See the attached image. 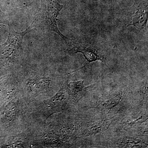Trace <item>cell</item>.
Returning a JSON list of instances; mask_svg holds the SVG:
<instances>
[{"mask_svg":"<svg viewBox=\"0 0 148 148\" xmlns=\"http://www.w3.org/2000/svg\"><path fill=\"white\" fill-rule=\"evenodd\" d=\"M45 4H42L40 14L35 18L36 21L39 20L41 27L46 31L55 32L66 41L71 40L62 34L57 26V17L64 6L56 0H46Z\"/></svg>","mask_w":148,"mask_h":148,"instance_id":"6da1fadb","label":"cell"},{"mask_svg":"<svg viewBox=\"0 0 148 148\" xmlns=\"http://www.w3.org/2000/svg\"><path fill=\"white\" fill-rule=\"evenodd\" d=\"M35 19L28 28L21 32H15L11 26L9 25L8 37L6 42L1 46V50L10 56H14L18 53L21 50L24 36L31 32L33 27H35Z\"/></svg>","mask_w":148,"mask_h":148,"instance_id":"7a4b0ae2","label":"cell"},{"mask_svg":"<svg viewBox=\"0 0 148 148\" xmlns=\"http://www.w3.org/2000/svg\"><path fill=\"white\" fill-rule=\"evenodd\" d=\"M84 80L69 83L68 92L72 100L77 102L85 96L87 87L84 86Z\"/></svg>","mask_w":148,"mask_h":148,"instance_id":"3957f363","label":"cell"},{"mask_svg":"<svg viewBox=\"0 0 148 148\" xmlns=\"http://www.w3.org/2000/svg\"><path fill=\"white\" fill-rule=\"evenodd\" d=\"M66 51L67 53H75L78 52L82 53L84 55L86 60L89 62H93L97 60L102 61L101 57L98 55L96 51L89 48H82L74 46L73 47L66 49Z\"/></svg>","mask_w":148,"mask_h":148,"instance_id":"277c9868","label":"cell"},{"mask_svg":"<svg viewBox=\"0 0 148 148\" xmlns=\"http://www.w3.org/2000/svg\"><path fill=\"white\" fill-rule=\"evenodd\" d=\"M120 99V96H103L98 101L97 107L100 109H111L116 106Z\"/></svg>","mask_w":148,"mask_h":148,"instance_id":"5b68a950","label":"cell"},{"mask_svg":"<svg viewBox=\"0 0 148 148\" xmlns=\"http://www.w3.org/2000/svg\"><path fill=\"white\" fill-rule=\"evenodd\" d=\"M49 83L50 80L47 78H40L31 80L29 83V88L32 91L39 92L48 88Z\"/></svg>","mask_w":148,"mask_h":148,"instance_id":"8992f818","label":"cell"},{"mask_svg":"<svg viewBox=\"0 0 148 148\" xmlns=\"http://www.w3.org/2000/svg\"><path fill=\"white\" fill-rule=\"evenodd\" d=\"M65 98L66 91L64 90H60L53 97L51 98L49 101V104L54 108L59 107L64 103Z\"/></svg>","mask_w":148,"mask_h":148,"instance_id":"52a82bcc","label":"cell"},{"mask_svg":"<svg viewBox=\"0 0 148 148\" xmlns=\"http://www.w3.org/2000/svg\"><path fill=\"white\" fill-rule=\"evenodd\" d=\"M123 143L125 144V145L129 147H140V145L142 144L140 141L131 138H126L125 139Z\"/></svg>","mask_w":148,"mask_h":148,"instance_id":"ba28073f","label":"cell"},{"mask_svg":"<svg viewBox=\"0 0 148 148\" xmlns=\"http://www.w3.org/2000/svg\"><path fill=\"white\" fill-rule=\"evenodd\" d=\"M3 16L4 13L1 11V8H0V23L1 22L2 20Z\"/></svg>","mask_w":148,"mask_h":148,"instance_id":"9c48e42d","label":"cell"}]
</instances>
